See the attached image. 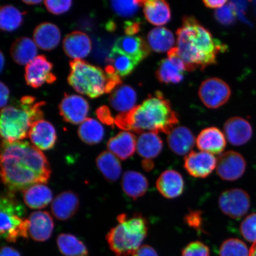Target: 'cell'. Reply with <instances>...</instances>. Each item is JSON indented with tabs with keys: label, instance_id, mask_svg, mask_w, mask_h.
Here are the masks:
<instances>
[{
	"label": "cell",
	"instance_id": "40",
	"mask_svg": "<svg viewBox=\"0 0 256 256\" xmlns=\"http://www.w3.org/2000/svg\"><path fill=\"white\" fill-rule=\"evenodd\" d=\"M240 232L248 242H256V213L250 214L242 220Z\"/></svg>",
	"mask_w": 256,
	"mask_h": 256
},
{
	"label": "cell",
	"instance_id": "12",
	"mask_svg": "<svg viewBox=\"0 0 256 256\" xmlns=\"http://www.w3.org/2000/svg\"><path fill=\"white\" fill-rule=\"evenodd\" d=\"M218 175L224 180L235 181L244 174L246 162L240 153L228 151L220 154L216 164Z\"/></svg>",
	"mask_w": 256,
	"mask_h": 256
},
{
	"label": "cell",
	"instance_id": "24",
	"mask_svg": "<svg viewBox=\"0 0 256 256\" xmlns=\"http://www.w3.org/2000/svg\"><path fill=\"white\" fill-rule=\"evenodd\" d=\"M168 142L170 149L178 156L188 154L194 148L195 138L188 128H174L168 134Z\"/></svg>",
	"mask_w": 256,
	"mask_h": 256
},
{
	"label": "cell",
	"instance_id": "21",
	"mask_svg": "<svg viewBox=\"0 0 256 256\" xmlns=\"http://www.w3.org/2000/svg\"><path fill=\"white\" fill-rule=\"evenodd\" d=\"M156 187L164 198L174 199L183 194L184 182L178 172L174 170H168L160 176L156 182Z\"/></svg>",
	"mask_w": 256,
	"mask_h": 256
},
{
	"label": "cell",
	"instance_id": "1",
	"mask_svg": "<svg viewBox=\"0 0 256 256\" xmlns=\"http://www.w3.org/2000/svg\"><path fill=\"white\" fill-rule=\"evenodd\" d=\"M0 159L2 183L12 193L50 180L51 169L46 156L30 142L2 140Z\"/></svg>",
	"mask_w": 256,
	"mask_h": 256
},
{
	"label": "cell",
	"instance_id": "54",
	"mask_svg": "<svg viewBox=\"0 0 256 256\" xmlns=\"http://www.w3.org/2000/svg\"><path fill=\"white\" fill-rule=\"evenodd\" d=\"M4 56H3L2 53L1 52H0V72H2L3 68H4Z\"/></svg>",
	"mask_w": 256,
	"mask_h": 256
},
{
	"label": "cell",
	"instance_id": "28",
	"mask_svg": "<svg viewBox=\"0 0 256 256\" xmlns=\"http://www.w3.org/2000/svg\"><path fill=\"white\" fill-rule=\"evenodd\" d=\"M24 202L31 209H42L52 200V192L44 184L32 186L23 192Z\"/></svg>",
	"mask_w": 256,
	"mask_h": 256
},
{
	"label": "cell",
	"instance_id": "55",
	"mask_svg": "<svg viewBox=\"0 0 256 256\" xmlns=\"http://www.w3.org/2000/svg\"><path fill=\"white\" fill-rule=\"evenodd\" d=\"M249 256H256V242L252 246L250 250Z\"/></svg>",
	"mask_w": 256,
	"mask_h": 256
},
{
	"label": "cell",
	"instance_id": "37",
	"mask_svg": "<svg viewBox=\"0 0 256 256\" xmlns=\"http://www.w3.org/2000/svg\"><path fill=\"white\" fill-rule=\"evenodd\" d=\"M107 62L114 67L115 72L122 78L130 74L138 66L130 57L113 50L108 56Z\"/></svg>",
	"mask_w": 256,
	"mask_h": 256
},
{
	"label": "cell",
	"instance_id": "4",
	"mask_svg": "<svg viewBox=\"0 0 256 256\" xmlns=\"http://www.w3.org/2000/svg\"><path fill=\"white\" fill-rule=\"evenodd\" d=\"M70 65V85L79 94L89 98L110 94L122 83L120 76L110 65L106 67L105 72L82 60H74Z\"/></svg>",
	"mask_w": 256,
	"mask_h": 256
},
{
	"label": "cell",
	"instance_id": "46",
	"mask_svg": "<svg viewBox=\"0 0 256 256\" xmlns=\"http://www.w3.org/2000/svg\"><path fill=\"white\" fill-rule=\"evenodd\" d=\"M140 24L139 22L128 21L124 23V30L128 36H133L140 32Z\"/></svg>",
	"mask_w": 256,
	"mask_h": 256
},
{
	"label": "cell",
	"instance_id": "41",
	"mask_svg": "<svg viewBox=\"0 0 256 256\" xmlns=\"http://www.w3.org/2000/svg\"><path fill=\"white\" fill-rule=\"evenodd\" d=\"M215 18L220 24L224 26L231 25L236 20L235 9L231 3L228 2V4L216 10Z\"/></svg>",
	"mask_w": 256,
	"mask_h": 256
},
{
	"label": "cell",
	"instance_id": "25",
	"mask_svg": "<svg viewBox=\"0 0 256 256\" xmlns=\"http://www.w3.org/2000/svg\"><path fill=\"white\" fill-rule=\"evenodd\" d=\"M34 40L36 46L40 49L50 50L59 44L60 32L56 25L50 23H43L35 28Z\"/></svg>",
	"mask_w": 256,
	"mask_h": 256
},
{
	"label": "cell",
	"instance_id": "52",
	"mask_svg": "<svg viewBox=\"0 0 256 256\" xmlns=\"http://www.w3.org/2000/svg\"><path fill=\"white\" fill-rule=\"evenodd\" d=\"M23 2L28 5H35L40 4V3L42 2V1L40 0H27V1L24 0Z\"/></svg>",
	"mask_w": 256,
	"mask_h": 256
},
{
	"label": "cell",
	"instance_id": "39",
	"mask_svg": "<svg viewBox=\"0 0 256 256\" xmlns=\"http://www.w3.org/2000/svg\"><path fill=\"white\" fill-rule=\"evenodd\" d=\"M111 7L118 15L122 17H131L135 14L144 1H112Z\"/></svg>",
	"mask_w": 256,
	"mask_h": 256
},
{
	"label": "cell",
	"instance_id": "18",
	"mask_svg": "<svg viewBox=\"0 0 256 256\" xmlns=\"http://www.w3.org/2000/svg\"><path fill=\"white\" fill-rule=\"evenodd\" d=\"M63 49L66 55L74 60H82L90 52L92 42L83 32H72L64 38Z\"/></svg>",
	"mask_w": 256,
	"mask_h": 256
},
{
	"label": "cell",
	"instance_id": "14",
	"mask_svg": "<svg viewBox=\"0 0 256 256\" xmlns=\"http://www.w3.org/2000/svg\"><path fill=\"white\" fill-rule=\"evenodd\" d=\"M112 50L130 57L137 65L150 54V47L142 37L126 36L118 38Z\"/></svg>",
	"mask_w": 256,
	"mask_h": 256
},
{
	"label": "cell",
	"instance_id": "51",
	"mask_svg": "<svg viewBox=\"0 0 256 256\" xmlns=\"http://www.w3.org/2000/svg\"><path fill=\"white\" fill-rule=\"evenodd\" d=\"M142 166L145 170L150 172L154 167V164L152 160L144 159L142 162Z\"/></svg>",
	"mask_w": 256,
	"mask_h": 256
},
{
	"label": "cell",
	"instance_id": "27",
	"mask_svg": "<svg viewBox=\"0 0 256 256\" xmlns=\"http://www.w3.org/2000/svg\"><path fill=\"white\" fill-rule=\"evenodd\" d=\"M144 12L150 24L162 26L170 20L172 14L168 3L163 0L144 1Z\"/></svg>",
	"mask_w": 256,
	"mask_h": 256
},
{
	"label": "cell",
	"instance_id": "10",
	"mask_svg": "<svg viewBox=\"0 0 256 256\" xmlns=\"http://www.w3.org/2000/svg\"><path fill=\"white\" fill-rule=\"evenodd\" d=\"M186 66L178 54L177 48H174L168 52V58L160 62L156 76L159 81L165 84H177L184 80Z\"/></svg>",
	"mask_w": 256,
	"mask_h": 256
},
{
	"label": "cell",
	"instance_id": "47",
	"mask_svg": "<svg viewBox=\"0 0 256 256\" xmlns=\"http://www.w3.org/2000/svg\"><path fill=\"white\" fill-rule=\"evenodd\" d=\"M132 256H158V252L151 246L144 245L134 252Z\"/></svg>",
	"mask_w": 256,
	"mask_h": 256
},
{
	"label": "cell",
	"instance_id": "20",
	"mask_svg": "<svg viewBox=\"0 0 256 256\" xmlns=\"http://www.w3.org/2000/svg\"><path fill=\"white\" fill-rule=\"evenodd\" d=\"M79 198L72 191L62 192L51 204L53 216L60 220H68L75 215L79 208Z\"/></svg>",
	"mask_w": 256,
	"mask_h": 256
},
{
	"label": "cell",
	"instance_id": "33",
	"mask_svg": "<svg viewBox=\"0 0 256 256\" xmlns=\"http://www.w3.org/2000/svg\"><path fill=\"white\" fill-rule=\"evenodd\" d=\"M149 46L156 52H165L170 50L175 43L172 32L164 28H154L149 32L148 37Z\"/></svg>",
	"mask_w": 256,
	"mask_h": 256
},
{
	"label": "cell",
	"instance_id": "11",
	"mask_svg": "<svg viewBox=\"0 0 256 256\" xmlns=\"http://www.w3.org/2000/svg\"><path fill=\"white\" fill-rule=\"evenodd\" d=\"M52 68V64L48 60L46 56H36L26 66V82L34 88H40L46 82L52 84L56 80V76L51 72Z\"/></svg>",
	"mask_w": 256,
	"mask_h": 256
},
{
	"label": "cell",
	"instance_id": "13",
	"mask_svg": "<svg viewBox=\"0 0 256 256\" xmlns=\"http://www.w3.org/2000/svg\"><path fill=\"white\" fill-rule=\"evenodd\" d=\"M60 112L64 120L78 124H82L87 117L89 105L82 96L66 94L60 104Z\"/></svg>",
	"mask_w": 256,
	"mask_h": 256
},
{
	"label": "cell",
	"instance_id": "36",
	"mask_svg": "<svg viewBox=\"0 0 256 256\" xmlns=\"http://www.w3.org/2000/svg\"><path fill=\"white\" fill-rule=\"evenodd\" d=\"M23 14L12 6H2L0 9V28L3 31L12 32L20 26Z\"/></svg>",
	"mask_w": 256,
	"mask_h": 256
},
{
	"label": "cell",
	"instance_id": "50",
	"mask_svg": "<svg viewBox=\"0 0 256 256\" xmlns=\"http://www.w3.org/2000/svg\"><path fill=\"white\" fill-rule=\"evenodd\" d=\"M0 256H21L16 250L8 246H3L1 249Z\"/></svg>",
	"mask_w": 256,
	"mask_h": 256
},
{
	"label": "cell",
	"instance_id": "8",
	"mask_svg": "<svg viewBox=\"0 0 256 256\" xmlns=\"http://www.w3.org/2000/svg\"><path fill=\"white\" fill-rule=\"evenodd\" d=\"M218 204L220 210L225 215L238 220L248 213L250 207V198L244 190L232 188L220 194Z\"/></svg>",
	"mask_w": 256,
	"mask_h": 256
},
{
	"label": "cell",
	"instance_id": "48",
	"mask_svg": "<svg viewBox=\"0 0 256 256\" xmlns=\"http://www.w3.org/2000/svg\"><path fill=\"white\" fill-rule=\"evenodd\" d=\"M0 106L1 108L5 106L7 104L8 96H9V90L4 84L2 82L0 83Z\"/></svg>",
	"mask_w": 256,
	"mask_h": 256
},
{
	"label": "cell",
	"instance_id": "15",
	"mask_svg": "<svg viewBox=\"0 0 256 256\" xmlns=\"http://www.w3.org/2000/svg\"><path fill=\"white\" fill-rule=\"evenodd\" d=\"M217 160L212 154L192 152L184 158V168L194 178H206L216 167Z\"/></svg>",
	"mask_w": 256,
	"mask_h": 256
},
{
	"label": "cell",
	"instance_id": "16",
	"mask_svg": "<svg viewBox=\"0 0 256 256\" xmlns=\"http://www.w3.org/2000/svg\"><path fill=\"white\" fill-rule=\"evenodd\" d=\"M28 136L33 146L43 151L53 148L57 139L55 128L49 122L43 120L32 124Z\"/></svg>",
	"mask_w": 256,
	"mask_h": 256
},
{
	"label": "cell",
	"instance_id": "17",
	"mask_svg": "<svg viewBox=\"0 0 256 256\" xmlns=\"http://www.w3.org/2000/svg\"><path fill=\"white\" fill-rule=\"evenodd\" d=\"M28 234L36 242L50 239L54 228L52 216L46 211H36L28 217Z\"/></svg>",
	"mask_w": 256,
	"mask_h": 256
},
{
	"label": "cell",
	"instance_id": "2",
	"mask_svg": "<svg viewBox=\"0 0 256 256\" xmlns=\"http://www.w3.org/2000/svg\"><path fill=\"white\" fill-rule=\"evenodd\" d=\"M178 122L177 114L160 92L150 96L142 104L114 118V124L120 129L137 134L148 131L168 134Z\"/></svg>",
	"mask_w": 256,
	"mask_h": 256
},
{
	"label": "cell",
	"instance_id": "35",
	"mask_svg": "<svg viewBox=\"0 0 256 256\" xmlns=\"http://www.w3.org/2000/svg\"><path fill=\"white\" fill-rule=\"evenodd\" d=\"M78 134L82 142L92 146L102 142L104 130L103 126L98 121L88 118L80 124Z\"/></svg>",
	"mask_w": 256,
	"mask_h": 256
},
{
	"label": "cell",
	"instance_id": "7",
	"mask_svg": "<svg viewBox=\"0 0 256 256\" xmlns=\"http://www.w3.org/2000/svg\"><path fill=\"white\" fill-rule=\"evenodd\" d=\"M2 238L8 242H15L20 238H27L28 220L25 219L26 210L14 193L8 192L0 200Z\"/></svg>",
	"mask_w": 256,
	"mask_h": 256
},
{
	"label": "cell",
	"instance_id": "22",
	"mask_svg": "<svg viewBox=\"0 0 256 256\" xmlns=\"http://www.w3.org/2000/svg\"><path fill=\"white\" fill-rule=\"evenodd\" d=\"M196 145L202 152L212 154H220L226 148V138L218 128H207L202 130L198 136Z\"/></svg>",
	"mask_w": 256,
	"mask_h": 256
},
{
	"label": "cell",
	"instance_id": "9",
	"mask_svg": "<svg viewBox=\"0 0 256 256\" xmlns=\"http://www.w3.org/2000/svg\"><path fill=\"white\" fill-rule=\"evenodd\" d=\"M232 92L229 86L222 80L208 78L200 88V98L208 108H218L228 101Z\"/></svg>",
	"mask_w": 256,
	"mask_h": 256
},
{
	"label": "cell",
	"instance_id": "53",
	"mask_svg": "<svg viewBox=\"0 0 256 256\" xmlns=\"http://www.w3.org/2000/svg\"><path fill=\"white\" fill-rule=\"evenodd\" d=\"M106 28L108 30L114 31L116 28V26L113 21H110L106 24Z\"/></svg>",
	"mask_w": 256,
	"mask_h": 256
},
{
	"label": "cell",
	"instance_id": "6",
	"mask_svg": "<svg viewBox=\"0 0 256 256\" xmlns=\"http://www.w3.org/2000/svg\"><path fill=\"white\" fill-rule=\"evenodd\" d=\"M118 225L110 230L106 238L116 256H132L146 238L148 222L140 214H134L131 216L120 214L118 216Z\"/></svg>",
	"mask_w": 256,
	"mask_h": 256
},
{
	"label": "cell",
	"instance_id": "19",
	"mask_svg": "<svg viewBox=\"0 0 256 256\" xmlns=\"http://www.w3.org/2000/svg\"><path fill=\"white\" fill-rule=\"evenodd\" d=\"M224 130L228 142L235 146H242L248 142L252 135L251 124L239 117L230 118L224 124Z\"/></svg>",
	"mask_w": 256,
	"mask_h": 256
},
{
	"label": "cell",
	"instance_id": "38",
	"mask_svg": "<svg viewBox=\"0 0 256 256\" xmlns=\"http://www.w3.org/2000/svg\"><path fill=\"white\" fill-rule=\"evenodd\" d=\"M249 254L248 246L238 238L226 240L220 248V256H249Z\"/></svg>",
	"mask_w": 256,
	"mask_h": 256
},
{
	"label": "cell",
	"instance_id": "44",
	"mask_svg": "<svg viewBox=\"0 0 256 256\" xmlns=\"http://www.w3.org/2000/svg\"><path fill=\"white\" fill-rule=\"evenodd\" d=\"M185 222L188 226L200 230L202 225V217L199 210H190L185 216Z\"/></svg>",
	"mask_w": 256,
	"mask_h": 256
},
{
	"label": "cell",
	"instance_id": "45",
	"mask_svg": "<svg viewBox=\"0 0 256 256\" xmlns=\"http://www.w3.org/2000/svg\"><path fill=\"white\" fill-rule=\"evenodd\" d=\"M96 116L101 122L114 127V119L112 116L110 108L106 106H102L96 110Z\"/></svg>",
	"mask_w": 256,
	"mask_h": 256
},
{
	"label": "cell",
	"instance_id": "30",
	"mask_svg": "<svg viewBox=\"0 0 256 256\" xmlns=\"http://www.w3.org/2000/svg\"><path fill=\"white\" fill-rule=\"evenodd\" d=\"M162 140L158 134L144 132L140 134L137 140V152L146 160L156 158L162 152Z\"/></svg>",
	"mask_w": 256,
	"mask_h": 256
},
{
	"label": "cell",
	"instance_id": "34",
	"mask_svg": "<svg viewBox=\"0 0 256 256\" xmlns=\"http://www.w3.org/2000/svg\"><path fill=\"white\" fill-rule=\"evenodd\" d=\"M59 250L65 256H88L87 247L81 240L70 234H60L57 238Z\"/></svg>",
	"mask_w": 256,
	"mask_h": 256
},
{
	"label": "cell",
	"instance_id": "26",
	"mask_svg": "<svg viewBox=\"0 0 256 256\" xmlns=\"http://www.w3.org/2000/svg\"><path fill=\"white\" fill-rule=\"evenodd\" d=\"M121 186L127 196L136 200L146 194L148 182L145 176L139 172L127 171L124 172L122 178Z\"/></svg>",
	"mask_w": 256,
	"mask_h": 256
},
{
	"label": "cell",
	"instance_id": "29",
	"mask_svg": "<svg viewBox=\"0 0 256 256\" xmlns=\"http://www.w3.org/2000/svg\"><path fill=\"white\" fill-rule=\"evenodd\" d=\"M37 46L28 38H20L12 44L10 54L12 58L20 65H28L36 57Z\"/></svg>",
	"mask_w": 256,
	"mask_h": 256
},
{
	"label": "cell",
	"instance_id": "23",
	"mask_svg": "<svg viewBox=\"0 0 256 256\" xmlns=\"http://www.w3.org/2000/svg\"><path fill=\"white\" fill-rule=\"evenodd\" d=\"M136 143L134 134L122 131L108 140L107 147L108 151L118 158L126 160L134 155L136 148Z\"/></svg>",
	"mask_w": 256,
	"mask_h": 256
},
{
	"label": "cell",
	"instance_id": "3",
	"mask_svg": "<svg viewBox=\"0 0 256 256\" xmlns=\"http://www.w3.org/2000/svg\"><path fill=\"white\" fill-rule=\"evenodd\" d=\"M178 54L186 66L187 72L198 68L204 70L216 62L220 52H225L227 46L200 25L193 17H185L182 26L177 31Z\"/></svg>",
	"mask_w": 256,
	"mask_h": 256
},
{
	"label": "cell",
	"instance_id": "31",
	"mask_svg": "<svg viewBox=\"0 0 256 256\" xmlns=\"http://www.w3.org/2000/svg\"><path fill=\"white\" fill-rule=\"evenodd\" d=\"M137 99L134 89L130 86H120L112 92L110 98V104L115 110L124 113L135 108Z\"/></svg>",
	"mask_w": 256,
	"mask_h": 256
},
{
	"label": "cell",
	"instance_id": "5",
	"mask_svg": "<svg viewBox=\"0 0 256 256\" xmlns=\"http://www.w3.org/2000/svg\"><path fill=\"white\" fill-rule=\"evenodd\" d=\"M44 104V102L35 103L34 98L27 96L20 99L19 107L2 108L0 132L3 140L12 142L26 138L32 124L42 119L40 108Z\"/></svg>",
	"mask_w": 256,
	"mask_h": 256
},
{
	"label": "cell",
	"instance_id": "49",
	"mask_svg": "<svg viewBox=\"0 0 256 256\" xmlns=\"http://www.w3.org/2000/svg\"><path fill=\"white\" fill-rule=\"evenodd\" d=\"M226 2H227L226 1V0H214V1L208 0V1H204V4L206 5V7L210 8H220L225 6Z\"/></svg>",
	"mask_w": 256,
	"mask_h": 256
},
{
	"label": "cell",
	"instance_id": "32",
	"mask_svg": "<svg viewBox=\"0 0 256 256\" xmlns=\"http://www.w3.org/2000/svg\"><path fill=\"white\" fill-rule=\"evenodd\" d=\"M96 162L98 168L106 180L114 182L120 178L122 172L121 164L114 154L110 152H102L98 156Z\"/></svg>",
	"mask_w": 256,
	"mask_h": 256
},
{
	"label": "cell",
	"instance_id": "42",
	"mask_svg": "<svg viewBox=\"0 0 256 256\" xmlns=\"http://www.w3.org/2000/svg\"><path fill=\"white\" fill-rule=\"evenodd\" d=\"M182 256H210V248L200 242H192L182 250Z\"/></svg>",
	"mask_w": 256,
	"mask_h": 256
},
{
	"label": "cell",
	"instance_id": "43",
	"mask_svg": "<svg viewBox=\"0 0 256 256\" xmlns=\"http://www.w3.org/2000/svg\"><path fill=\"white\" fill-rule=\"evenodd\" d=\"M44 3L48 11L56 15L69 10L72 5V2L69 0H46Z\"/></svg>",
	"mask_w": 256,
	"mask_h": 256
}]
</instances>
